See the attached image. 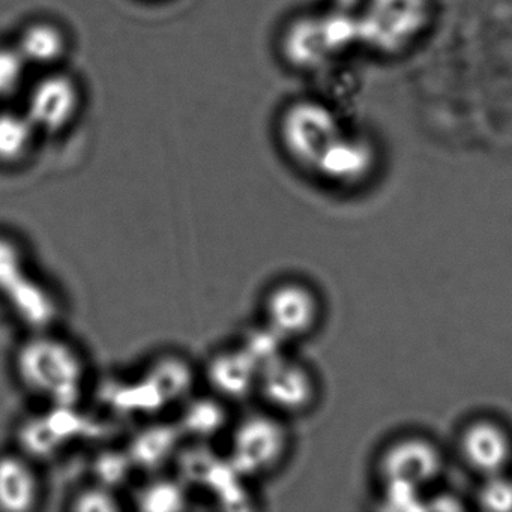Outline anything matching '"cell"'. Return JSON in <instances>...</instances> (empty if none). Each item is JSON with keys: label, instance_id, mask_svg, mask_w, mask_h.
<instances>
[{"label": "cell", "instance_id": "6da1fadb", "mask_svg": "<svg viewBox=\"0 0 512 512\" xmlns=\"http://www.w3.org/2000/svg\"><path fill=\"white\" fill-rule=\"evenodd\" d=\"M14 371L29 394L55 409H68L88 385L89 359L58 329L29 332L14 356Z\"/></svg>", "mask_w": 512, "mask_h": 512}, {"label": "cell", "instance_id": "9a60e30c", "mask_svg": "<svg viewBox=\"0 0 512 512\" xmlns=\"http://www.w3.org/2000/svg\"><path fill=\"white\" fill-rule=\"evenodd\" d=\"M28 64L16 46H0V100L13 97L25 82Z\"/></svg>", "mask_w": 512, "mask_h": 512}, {"label": "cell", "instance_id": "5bb4252c", "mask_svg": "<svg viewBox=\"0 0 512 512\" xmlns=\"http://www.w3.org/2000/svg\"><path fill=\"white\" fill-rule=\"evenodd\" d=\"M476 491V503L485 511H512V476L508 472L481 478Z\"/></svg>", "mask_w": 512, "mask_h": 512}, {"label": "cell", "instance_id": "3957f363", "mask_svg": "<svg viewBox=\"0 0 512 512\" xmlns=\"http://www.w3.org/2000/svg\"><path fill=\"white\" fill-rule=\"evenodd\" d=\"M260 323L292 346L310 337L322 322V301L316 290L296 278H280L260 298Z\"/></svg>", "mask_w": 512, "mask_h": 512}, {"label": "cell", "instance_id": "277c9868", "mask_svg": "<svg viewBox=\"0 0 512 512\" xmlns=\"http://www.w3.org/2000/svg\"><path fill=\"white\" fill-rule=\"evenodd\" d=\"M316 397L313 371L289 352L260 370L256 401L284 418L307 412Z\"/></svg>", "mask_w": 512, "mask_h": 512}, {"label": "cell", "instance_id": "30bf717a", "mask_svg": "<svg viewBox=\"0 0 512 512\" xmlns=\"http://www.w3.org/2000/svg\"><path fill=\"white\" fill-rule=\"evenodd\" d=\"M5 299L13 305L17 317L31 332L56 329L58 320L64 314V302L52 284L38 280L34 275Z\"/></svg>", "mask_w": 512, "mask_h": 512}, {"label": "cell", "instance_id": "7a4b0ae2", "mask_svg": "<svg viewBox=\"0 0 512 512\" xmlns=\"http://www.w3.org/2000/svg\"><path fill=\"white\" fill-rule=\"evenodd\" d=\"M292 451L287 418L257 403L232 419L227 430V460L248 481L275 475Z\"/></svg>", "mask_w": 512, "mask_h": 512}, {"label": "cell", "instance_id": "52a82bcc", "mask_svg": "<svg viewBox=\"0 0 512 512\" xmlns=\"http://www.w3.org/2000/svg\"><path fill=\"white\" fill-rule=\"evenodd\" d=\"M80 91L71 77L47 74L29 91L25 113L38 131L58 133L65 130L79 113Z\"/></svg>", "mask_w": 512, "mask_h": 512}, {"label": "cell", "instance_id": "8fae6325", "mask_svg": "<svg viewBox=\"0 0 512 512\" xmlns=\"http://www.w3.org/2000/svg\"><path fill=\"white\" fill-rule=\"evenodd\" d=\"M38 130L25 112L0 113V164L17 166L34 148Z\"/></svg>", "mask_w": 512, "mask_h": 512}, {"label": "cell", "instance_id": "7c38bea8", "mask_svg": "<svg viewBox=\"0 0 512 512\" xmlns=\"http://www.w3.org/2000/svg\"><path fill=\"white\" fill-rule=\"evenodd\" d=\"M16 47L26 64L50 67L64 56L67 41L61 29L56 26L50 23H35L25 29Z\"/></svg>", "mask_w": 512, "mask_h": 512}, {"label": "cell", "instance_id": "8992f818", "mask_svg": "<svg viewBox=\"0 0 512 512\" xmlns=\"http://www.w3.org/2000/svg\"><path fill=\"white\" fill-rule=\"evenodd\" d=\"M260 368L241 344L221 347L203 368L211 394L227 404L256 400Z\"/></svg>", "mask_w": 512, "mask_h": 512}, {"label": "cell", "instance_id": "5b68a950", "mask_svg": "<svg viewBox=\"0 0 512 512\" xmlns=\"http://www.w3.org/2000/svg\"><path fill=\"white\" fill-rule=\"evenodd\" d=\"M443 455L427 437L406 436L389 443L380 455L383 485L412 488L425 493L442 475Z\"/></svg>", "mask_w": 512, "mask_h": 512}, {"label": "cell", "instance_id": "9c48e42d", "mask_svg": "<svg viewBox=\"0 0 512 512\" xmlns=\"http://www.w3.org/2000/svg\"><path fill=\"white\" fill-rule=\"evenodd\" d=\"M44 500L46 481L38 460L23 451L0 455V511H37Z\"/></svg>", "mask_w": 512, "mask_h": 512}, {"label": "cell", "instance_id": "4fadbf2b", "mask_svg": "<svg viewBox=\"0 0 512 512\" xmlns=\"http://www.w3.org/2000/svg\"><path fill=\"white\" fill-rule=\"evenodd\" d=\"M32 275L31 257L22 242L0 235V295L7 298Z\"/></svg>", "mask_w": 512, "mask_h": 512}, {"label": "cell", "instance_id": "ba28073f", "mask_svg": "<svg viewBox=\"0 0 512 512\" xmlns=\"http://www.w3.org/2000/svg\"><path fill=\"white\" fill-rule=\"evenodd\" d=\"M460 455L481 478L508 472L512 463L511 433L494 419H476L461 433Z\"/></svg>", "mask_w": 512, "mask_h": 512}]
</instances>
